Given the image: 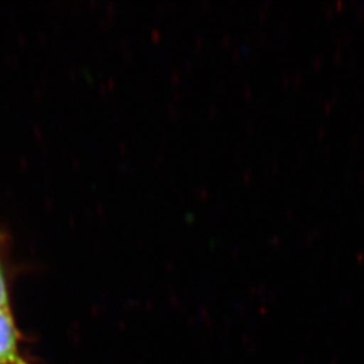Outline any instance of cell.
I'll list each match as a JSON object with an SVG mask.
<instances>
[{"label":"cell","instance_id":"2","mask_svg":"<svg viewBox=\"0 0 364 364\" xmlns=\"http://www.w3.org/2000/svg\"><path fill=\"white\" fill-rule=\"evenodd\" d=\"M0 309H9V296H7V287L4 282V277L0 270Z\"/></svg>","mask_w":364,"mask_h":364},{"label":"cell","instance_id":"1","mask_svg":"<svg viewBox=\"0 0 364 364\" xmlns=\"http://www.w3.org/2000/svg\"><path fill=\"white\" fill-rule=\"evenodd\" d=\"M0 364H26L18 350V332L9 309H0Z\"/></svg>","mask_w":364,"mask_h":364}]
</instances>
